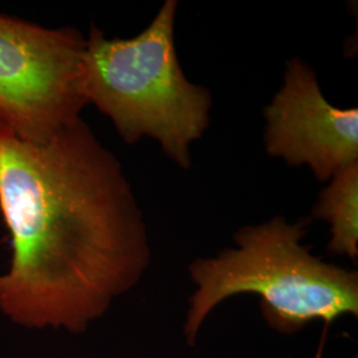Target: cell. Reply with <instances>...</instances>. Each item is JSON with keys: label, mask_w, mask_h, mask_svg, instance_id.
<instances>
[{"label": "cell", "mask_w": 358, "mask_h": 358, "mask_svg": "<svg viewBox=\"0 0 358 358\" xmlns=\"http://www.w3.org/2000/svg\"><path fill=\"white\" fill-rule=\"evenodd\" d=\"M0 213L13 247L0 310L17 325L85 332L150 266L124 167L83 118L43 143L0 122Z\"/></svg>", "instance_id": "6da1fadb"}, {"label": "cell", "mask_w": 358, "mask_h": 358, "mask_svg": "<svg viewBox=\"0 0 358 358\" xmlns=\"http://www.w3.org/2000/svg\"><path fill=\"white\" fill-rule=\"evenodd\" d=\"M85 38L0 15V122L43 143L81 118Z\"/></svg>", "instance_id": "277c9868"}, {"label": "cell", "mask_w": 358, "mask_h": 358, "mask_svg": "<svg viewBox=\"0 0 358 358\" xmlns=\"http://www.w3.org/2000/svg\"><path fill=\"white\" fill-rule=\"evenodd\" d=\"M0 299H1V276H0Z\"/></svg>", "instance_id": "52a82bcc"}, {"label": "cell", "mask_w": 358, "mask_h": 358, "mask_svg": "<svg viewBox=\"0 0 358 358\" xmlns=\"http://www.w3.org/2000/svg\"><path fill=\"white\" fill-rule=\"evenodd\" d=\"M263 115L267 154L309 167L321 183L358 162L357 108L329 103L315 71L299 57L285 63L284 84Z\"/></svg>", "instance_id": "5b68a950"}, {"label": "cell", "mask_w": 358, "mask_h": 358, "mask_svg": "<svg viewBox=\"0 0 358 358\" xmlns=\"http://www.w3.org/2000/svg\"><path fill=\"white\" fill-rule=\"evenodd\" d=\"M177 8V0H166L134 38H108L90 27L81 87L87 103L110 118L125 143L153 138L170 161L190 169V146L210 125L213 94L192 83L179 64Z\"/></svg>", "instance_id": "3957f363"}, {"label": "cell", "mask_w": 358, "mask_h": 358, "mask_svg": "<svg viewBox=\"0 0 358 358\" xmlns=\"http://www.w3.org/2000/svg\"><path fill=\"white\" fill-rule=\"evenodd\" d=\"M310 222L301 217L289 223L278 215L243 226L234 234L235 248L192 262L189 272L196 291L183 325L189 345L195 346L210 312L236 294L260 296L264 320L284 334L300 332L312 321L357 317L358 272L310 254L303 244Z\"/></svg>", "instance_id": "7a4b0ae2"}, {"label": "cell", "mask_w": 358, "mask_h": 358, "mask_svg": "<svg viewBox=\"0 0 358 358\" xmlns=\"http://www.w3.org/2000/svg\"><path fill=\"white\" fill-rule=\"evenodd\" d=\"M310 219L331 224V254L357 259L358 162L338 171L321 190Z\"/></svg>", "instance_id": "8992f818"}]
</instances>
